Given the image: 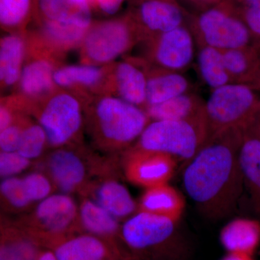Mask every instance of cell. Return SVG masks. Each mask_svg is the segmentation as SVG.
I'll list each match as a JSON object with an SVG mask.
<instances>
[{
	"instance_id": "obj_1",
	"label": "cell",
	"mask_w": 260,
	"mask_h": 260,
	"mask_svg": "<svg viewBox=\"0 0 260 260\" xmlns=\"http://www.w3.org/2000/svg\"><path fill=\"white\" fill-rule=\"evenodd\" d=\"M245 129L230 128L210 138L183 174L186 192L207 218L219 220L234 213L244 187L239 150Z\"/></svg>"
},
{
	"instance_id": "obj_2",
	"label": "cell",
	"mask_w": 260,
	"mask_h": 260,
	"mask_svg": "<svg viewBox=\"0 0 260 260\" xmlns=\"http://www.w3.org/2000/svg\"><path fill=\"white\" fill-rule=\"evenodd\" d=\"M204 110L208 140L230 128L246 129L259 117V92L241 84H228L211 90Z\"/></svg>"
},
{
	"instance_id": "obj_3",
	"label": "cell",
	"mask_w": 260,
	"mask_h": 260,
	"mask_svg": "<svg viewBox=\"0 0 260 260\" xmlns=\"http://www.w3.org/2000/svg\"><path fill=\"white\" fill-rule=\"evenodd\" d=\"M198 47L207 46L230 50L251 46L249 30L232 0H223L189 19V25Z\"/></svg>"
},
{
	"instance_id": "obj_4",
	"label": "cell",
	"mask_w": 260,
	"mask_h": 260,
	"mask_svg": "<svg viewBox=\"0 0 260 260\" xmlns=\"http://www.w3.org/2000/svg\"><path fill=\"white\" fill-rule=\"evenodd\" d=\"M208 140L205 118L198 120H157L140 135L138 148L190 160Z\"/></svg>"
},
{
	"instance_id": "obj_5",
	"label": "cell",
	"mask_w": 260,
	"mask_h": 260,
	"mask_svg": "<svg viewBox=\"0 0 260 260\" xmlns=\"http://www.w3.org/2000/svg\"><path fill=\"white\" fill-rule=\"evenodd\" d=\"M141 42V34L131 13L92 23L80 45L83 64L99 66L112 62Z\"/></svg>"
},
{
	"instance_id": "obj_6",
	"label": "cell",
	"mask_w": 260,
	"mask_h": 260,
	"mask_svg": "<svg viewBox=\"0 0 260 260\" xmlns=\"http://www.w3.org/2000/svg\"><path fill=\"white\" fill-rule=\"evenodd\" d=\"M95 113L101 133L114 144H129L140 138L149 124L144 109L119 97L101 98L95 104Z\"/></svg>"
},
{
	"instance_id": "obj_7",
	"label": "cell",
	"mask_w": 260,
	"mask_h": 260,
	"mask_svg": "<svg viewBox=\"0 0 260 260\" xmlns=\"http://www.w3.org/2000/svg\"><path fill=\"white\" fill-rule=\"evenodd\" d=\"M143 57L140 59L157 68L183 73L195 57L196 42L187 25L142 41Z\"/></svg>"
},
{
	"instance_id": "obj_8",
	"label": "cell",
	"mask_w": 260,
	"mask_h": 260,
	"mask_svg": "<svg viewBox=\"0 0 260 260\" xmlns=\"http://www.w3.org/2000/svg\"><path fill=\"white\" fill-rule=\"evenodd\" d=\"M39 124L47 135V142L54 147L70 141L82 124V107L78 98L69 92L52 94L39 115Z\"/></svg>"
},
{
	"instance_id": "obj_9",
	"label": "cell",
	"mask_w": 260,
	"mask_h": 260,
	"mask_svg": "<svg viewBox=\"0 0 260 260\" xmlns=\"http://www.w3.org/2000/svg\"><path fill=\"white\" fill-rule=\"evenodd\" d=\"M132 16L142 41L186 25L188 17L177 0H141Z\"/></svg>"
},
{
	"instance_id": "obj_10",
	"label": "cell",
	"mask_w": 260,
	"mask_h": 260,
	"mask_svg": "<svg viewBox=\"0 0 260 260\" xmlns=\"http://www.w3.org/2000/svg\"><path fill=\"white\" fill-rule=\"evenodd\" d=\"M177 222L162 215L140 211L124 224L122 237L133 249H148L172 239L177 232Z\"/></svg>"
},
{
	"instance_id": "obj_11",
	"label": "cell",
	"mask_w": 260,
	"mask_h": 260,
	"mask_svg": "<svg viewBox=\"0 0 260 260\" xmlns=\"http://www.w3.org/2000/svg\"><path fill=\"white\" fill-rule=\"evenodd\" d=\"M175 168V158L172 155L138 148L130 155L126 174L135 184L150 188L167 184Z\"/></svg>"
},
{
	"instance_id": "obj_12",
	"label": "cell",
	"mask_w": 260,
	"mask_h": 260,
	"mask_svg": "<svg viewBox=\"0 0 260 260\" xmlns=\"http://www.w3.org/2000/svg\"><path fill=\"white\" fill-rule=\"evenodd\" d=\"M91 9L86 0H35L34 15L39 23L88 29L92 23Z\"/></svg>"
},
{
	"instance_id": "obj_13",
	"label": "cell",
	"mask_w": 260,
	"mask_h": 260,
	"mask_svg": "<svg viewBox=\"0 0 260 260\" xmlns=\"http://www.w3.org/2000/svg\"><path fill=\"white\" fill-rule=\"evenodd\" d=\"M135 59L146 75V106L160 104L181 94L191 92L190 82L183 73L157 68L140 58Z\"/></svg>"
},
{
	"instance_id": "obj_14",
	"label": "cell",
	"mask_w": 260,
	"mask_h": 260,
	"mask_svg": "<svg viewBox=\"0 0 260 260\" xmlns=\"http://www.w3.org/2000/svg\"><path fill=\"white\" fill-rule=\"evenodd\" d=\"M35 51L37 56L24 65L19 80L20 97L24 102L26 99L38 100L47 96L56 85L54 81L55 68L51 56L39 51Z\"/></svg>"
},
{
	"instance_id": "obj_15",
	"label": "cell",
	"mask_w": 260,
	"mask_h": 260,
	"mask_svg": "<svg viewBox=\"0 0 260 260\" xmlns=\"http://www.w3.org/2000/svg\"><path fill=\"white\" fill-rule=\"evenodd\" d=\"M239 162L244 187L250 197L254 213L260 217V135L255 123L244 131Z\"/></svg>"
},
{
	"instance_id": "obj_16",
	"label": "cell",
	"mask_w": 260,
	"mask_h": 260,
	"mask_svg": "<svg viewBox=\"0 0 260 260\" xmlns=\"http://www.w3.org/2000/svg\"><path fill=\"white\" fill-rule=\"evenodd\" d=\"M112 78L113 88L117 97L144 109L146 106V75L135 58L116 64Z\"/></svg>"
},
{
	"instance_id": "obj_17",
	"label": "cell",
	"mask_w": 260,
	"mask_h": 260,
	"mask_svg": "<svg viewBox=\"0 0 260 260\" xmlns=\"http://www.w3.org/2000/svg\"><path fill=\"white\" fill-rule=\"evenodd\" d=\"M232 83L260 92V51L252 46L223 51Z\"/></svg>"
},
{
	"instance_id": "obj_18",
	"label": "cell",
	"mask_w": 260,
	"mask_h": 260,
	"mask_svg": "<svg viewBox=\"0 0 260 260\" xmlns=\"http://www.w3.org/2000/svg\"><path fill=\"white\" fill-rule=\"evenodd\" d=\"M205 104L199 95L188 92L160 104L146 106L144 110L153 121L198 120L205 118Z\"/></svg>"
},
{
	"instance_id": "obj_19",
	"label": "cell",
	"mask_w": 260,
	"mask_h": 260,
	"mask_svg": "<svg viewBox=\"0 0 260 260\" xmlns=\"http://www.w3.org/2000/svg\"><path fill=\"white\" fill-rule=\"evenodd\" d=\"M26 40L22 32L2 38L0 43V80L2 88L19 83L26 56Z\"/></svg>"
},
{
	"instance_id": "obj_20",
	"label": "cell",
	"mask_w": 260,
	"mask_h": 260,
	"mask_svg": "<svg viewBox=\"0 0 260 260\" xmlns=\"http://www.w3.org/2000/svg\"><path fill=\"white\" fill-rule=\"evenodd\" d=\"M220 240L229 253L249 254L260 242V223L248 218H236L223 228Z\"/></svg>"
},
{
	"instance_id": "obj_21",
	"label": "cell",
	"mask_w": 260,
	"mask_h": 260,
	"mask_svg": "<svg viewBox=\"0 0 260 260\" xmlns=\"http://www.w3.org/2000/svg\"><path fill=\"white\" fill-rule=\"evenodd\" d=\"M76 205L66 194L51 195L42 200L36 210V217L49 232H61L65 230L76 215Z\"/></svg>"
},
{
	"instance_id": "obj_22",
	"label": "cell",
	"mask_w": 260,
	"mask_h": 260,
	"mask_svg": "<svg viewBox=\"0 0 260 260\" xmlns=\"http://www.w3.org/2000/svg\"><path fill=\"white\" fill-rule=\"evenodd\" d=\"M185 201L179 191L167 184L148 188L140 200L141 211L162 215L179 221Z\"/></svg>"
},
{
	"instance_id": "obj_23",
	"label": "cell",
	"mask_w": 260,
	"mask_h": 260,
	"mask_svg": "<svg viewBox=\"0 0 260 260\" xmlns=\"http://www.w3.org/2000/svg\"><path fill=\"white\" fill-rule=\"evenodd\" d=\"M49 167L56 185L64 192L75 190L85 177L83 162L78 155L68 150H59L51 154Z\"/></svg>"
},
{
	"instance_id": "obj_24",
	"label": "cell",
	"mask_w": 260,
	"mask_h": 260,
	"mask_svg": "<svg viewBox=\"0 0 260 260\" xmlns=\"http://www.w3.org/2000/svg\"><path fill=\"white\" fill-rule=\"evenodd\" d=\"M107 75V70L97 65H66L55 70L54 81L63 88H95L102 85Z\"/></svg>"
},
{
	"instance_id": "obj_25",
	"label": "cell",
	"mask_w": 260,
	"mask_h": 260,
	"mask_svg": "<svg viewBox=\"0 0 260 260\" xmlns=\"http://www.w3.org/2000/svg\"><path fill=\"white\" fill-rule=\"evenodd\" d=\"M197 64L202 80L211 90L232 83L223 51L207 46H199L197 53Z\"/></svg>"
},
{
	"instance_id": "obj_26",
	"label": "cell",
	"mask_w": 260,
	"mask_h": 260,
	"mask_svg": "<svg viewBox=\"0 0 260 260\" xmlns=\"http://www.w3.org/2000/svg\"><path fill=\"white\" fill-rule=\"evenodd\" d=\"M98 203L115 218H124L133 213L136 205L125 186L115 181L104 183L98 189Z\"/></svg>"
},
{
	"instance_id": "obj_27",
	"label": "cell",
	"mask_w": 260,
	"mask_h": 260,
	"mask_svg": "<svg viewBox=\"0 0 260 260\" xmlns=\"http://www.w3.org/2000/svg\"><path fill=\"white\" fill-rule=\"evenodd\" d=\"M35 14V0H0L1 28L22 32Z\"/></svg>"
},
{
	"instance_id": "obj_28",
	"label": "cell",
	"mask_w": 260,
	"mask_h": 260,
	"mask_svg": "<svg viewBox=\"0 0 260 260\" xmlns=\"http://www.w3.org/2000/svg\"><path fill=\"white\" fill-rule=\"evenodd\" d=\"M105 253L104 244L96 238L82 236L63 243L54 254L57 260H98Z\"/></svg>"
},
{
	"instance_id": "obj_29",
	"label": "cell",
	"mask_w": 260,
	"mask_h": 260,
	"mask_svg": "<svg viewBox=\"0 0 260 260\" xmlns=\"http://www.w3.org/2000/svg\"><path fill=\"white\" fill-rule=\"evenodd\" d=\"M80 219L88 232L97 235H109L118 229L117 220L114 215L99 203L87 200L80 207Z\"/></svg>"
},
{
	"instance_id": "obj_30",
	"label": "cell",
	"mask_w": 260,
	"mask_h": 260,
	"mask_svg": "<svg viewBox=\"0 0 260 260\" xmlns=\"http://www.w3.org/2000/svg\"><path fill=\"white\" fill-rule=\"evenodd\" d=\"M249 30L251 46L260 51V0H232Z\"/></svg>"
},
{
	"instance_id": "obj_31",
	"label": "cell",
	"mask_w": 260,
	"mask_h": 260,
	"mask_svg": "<svg viewBox=\"0 0 260 260\" xmlns=\"http://www.w3.org/2000/svg\"><path fill=\"white\" fill-rule=\"evenodd\" d=\"M46 142L47 135L42 126L30 124L23 128L16 152L29 160L38 158L42 154Z\"/></svg>"
},
{
	"instance_id": "obj_32",
	"label": "cell",
	"mask_w": 260,
	"mask_h": 260,
	"mask_svg": "<svg viewBox=\"0 0 260 260\" xmlns=\"http://www.w3.org/2000/svg\"><path fill=\"white\" fill-rule=\"evenodd\" d=\"M1 192L12 206L23 208L30 204L23 179L12 177L6 178L1 183Z\"/></svg>"
},
{
	"instance_id": "obj_33",
	"label": "cell",
	"mask_w": 260,
	"mask_h": 260,
	"mask_svg": "<svg viewBox=\"0 0 260 260\" xmlns=\"http://www.w3.org/2000/svg\"><path fill=\"white\" fill-rule=\"evenodd\" d=\"M23 179L30 202L45 199L50 193V183L42 174L34 173L25 176Z\"/></svg>"
},
{
	"instance_id": "obj_34",
	"label": "cell",
	"mask_w": 260,
	"mask_h": 260,
	"mask_svg": "<svg viewBox=\"0 0 260 260\" xmlns=\"http://www.w3.org/2000/svg\"><path fill=\"white\" fill-rule=\"evenodd\" d=\"M30 160L18 152H3L0 154V174L2 177H12L26 169Z\"/></svg>"
},
{
	"instance_id": "obj_35",
	"label": "cell",
	"mask_w": 260,
	"mask_h": 260,
	"mask_svg": "<svg viewBox=\"0 0 260 260\" xmlns=\"http://www.w3.org/2000/svg\"><path fill=\"white\" fill-rule=\"evenodd\" d=\"M34 246L25 241L9 243L2 246L0 260H37Z\"/></svg>"
},
{
	"instance_id": "obj_36",
	"label": "cell",
	"mask_w": 260,
	"mask_h": 260,
	"mask_svg": "<svg viewBox=\"0 0 260 260\" xmlns=\"http://www.w3.org/2000/svg\"><path fill=\"white\" fill-rule=\"evenodd\" d=\"M23 128L11 124L0 133V148L3 152H16Z\"/></svg>"
},
{
	"instance_id": "obj_37",
	"label": "cell",
	"mask_w": 260,
	"mask_h": 260,
	"mask_svg": "<svg viewBox=\"0 0 260 260\" xmlns=\"http://www.w3.org/2000/svg\"><path fill=\"white\" fill-rule=\"evenodd\" d=\"M125 0H93V8L107 15H114L120 9Z\"/></svg>"
},
{
	"instance_id": "obj_38",
	"label": "cell",
	"mask_w": 260,
	"mask_h": 260,
	"mask_svg": "<svg viewBox=\"0 0 260 260\" xmlns=\"http://www.w3.org/2000/svg\"><path fill=\"white\" fill-rule=\"evenodd\" d=\"M13 113L9 104H6L5 102H2L0 107V130L2 131L13 124Z\"/></svg>"
},
{
	"instance_id": "obj_39",
	"label": "cell",
	"mask_w": 260,
	"mask_h": 260,
	"mask_svg": "<svg viewBox=\"0 0 260 260\" xmlns=\"http://www.w3.org/2000/svg\"><path fill=\"white\" fill-rule=\"evenodd\" d=\"M186 1L198 5V6L203 7V8H208L218 4L223 0H186Z\"/></svg>"
},
{
	"instance_id": "obj_40",
	"label": "cell",
	"mask_w": 260,
	"mask_h": 260,
	"mask_svg": "<svg viewBox=\"0 0 260 260\" xmlns=\"http://www.w3.org/2000/svg\"><path fill=\"white\" fill-rule=\"evenodd\" d=\"M222 260H252L249 254L242 253H229Z\"/></svg>"
},
{
	"instance_id": "obj_41",
	"label": "cell",
	"mask_w": 260,
	"mask_h": 260,
	"mask_svg": "<svg viewBox=\"0 0 260 260\" xmlns=\"http://www.w3.org/2000/svg\"><path fill=\"white\" fill-rule=\"evenodd\" d=\"M37 260H57V258L54 253L51 252V251H46L37 257Z\"/></svg>"
},
{
	"instance_id": "obj_42",
	"label": "cell",
	"mask_w": 260,
	"mask_h": 260,
	"mask_svg": "<svg viewBox=\"0 0 260 260\" xmlns=\"http://www.w3.org/2000/svg\"><path fill=\"white\" fill-rule=\"evenodd\" d=\"M255 126L256 130H257L258 133H259L260 135V114L259 117H258L257 120H256Z\"/></svg>"
},
{
	"instance_id": "obj_43",
	"label": "cell",
	"mask_w": 260,
	"mask_h": 260,
	"mask_svg": "<svg viewBox=\"0 0 260 260\" xmlns=\"http://www.w3.org/2000/svg\"><path fill=\"white\" fill-rule=\"evenodd\" d=\"M87 2L90 4V6H91L92 8H93V0H86Z\"/></svg>"
},
{
	"instance_id": "obj_44",
	"label": "cell",
	"mask_w": 260,
	"mask_h": 260,
	"mask_svg": "<svg viewBox=\"0 0 260 260\" xmlns=\"http://www.w3.org/2000/svg\"><path fill=\"white\" fill-rule=\"evenodd\" d=\"M98 260H102V259H98Z\"/></svg>"
}]
</instances>
